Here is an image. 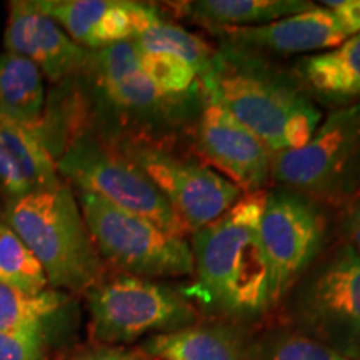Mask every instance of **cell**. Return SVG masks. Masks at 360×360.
Listing matches in <instances>:
<instances>
[{
    "label": "cell",
    "mask_w": 360,
    "mask_h": 360,
    "mask_svg": "<svg viewBox=\"0 0 360 360\" xmlns=\"http://www.w3.org/2000/svg\"><path fill=\"white\" fill-rule=\"evenodd\" d=\"M199 84L202 96L217 102L272 154L305 146L323 119L292 67L231 42L220 40Z\"/></svg>",
    "instance_id": "obj_1"
},
{
    "label": "cell",
    "mask_w": 360,
    "mask_h": 360,
    "mask_svg": "<svg viewBox=\"0 0 360 360\" xmlns=\"http://www.w3.org/2000/svg\"><path fill=\"white\" fill-rule=\"evenodd\" d=\"M267 191L244 193L231 209L191 233L193 281L182 285L195 305L225 323L257 321L272 310L259 224Z\"/></svg>",
    "instance_id": "obj_2"
},
{
    "label": "cell",
    "mask_w": 360,
    "mask_h": 360,
    "mask_svg": "<svg viewBox=\"0 0 360 360\" xmlns=\"http://www.w3.org/2000/svg\"><path fill=\"white\" fill-rule=\"evenodd\" d=\"M80 74L90 79L98 109L119 122L115 141L174 147L179 134L193 127L204 105L200 84L184 96L162 94L143 74L139 51L130 40L89 51L87 65Z\"/></svg>",
    "instance_id": "obj_3"
},
{
    "label": "cell",
    "mask_w": 360,
    "mask_h": 360,
    "mask_svg": "<svg viewBox=\"0 0 360 360\" xmlns=\"http://www.w3.org/2000/svg\"><path fill=\"white\" fill-rule=\"evenodd\" d=\"M2 220L32 250L49 285L85 294L105 276V264L69 184L6 200Z\"/></svg>",
    "instance_id": "obj_4"
},
{
    "label": "cell",
    "mask_w": 360,
    "mask_h": 360,
    "mask_svg": "<svg viewBox=\"0 0 360 360\" xmlns=\"http://www.w3.org/2000/svg\"><path fill=\"white\" fill-rule=\"evenodd\" d=\"M276 186L337 209L360 195V101L335 107L305 146L272 157Z\"/></svg>",
    "instance_id": "obj_5"
},
{
    "label": "cell",
    "mask_w": 360,
    "mask_h": 360,
    "mask_svg": "<svg viewBox=\"0 0 360 360\" xmlns=\"http://www.w3.org/2000/svg\"><path fill=\"white\" fill-rule=\"evenodd\" d=\"M56 167L77 192L101 197L179 237L188 236L187 227L159 188L110 139L77 132L56 155Z\"/></svg>",
    "instance_id": "obj_6"
},
{
    "label": "cell",
    "mask_w": 360,
    "mask_h": 360,
    "mask_svg": "<svg viewBox=\"0 0 360 360\" xmlns=\"http://www.w3.org/2000/svg\"><path fill=\"white\" fill-rule=\"evenodd\" d=\"M290 326L354 357L360 350V254L328 245L285 297Z\"/></svg>",
    "instance_id": "obj_7"
},
{
    "label": "cell",
    "mask_w": 360,
    "mask_h": 360,
    "mask_svg": "<svg viewBox=\"0 0 360 360\" xmlns=\"http://www.w3.org/2000/svg\"><path fill=\"white\" fill-rule=\"evenodd\" d=\"M85 297L92 334L103 345L172 334L199 322V310L182 287L164 281L127 274L103 276Z\"/></svg>",
    "instance_id": "obj_8"
},
{
    "label": "cell",
    "mask_w": 360,
    "mask_h": 360,
    "mask_svg": "<svg viewBox=\"0 0 360 360\" xmlns=\"http://www.w3.org/2000/svg\"><path fill=\"white\" fill-rule=\"evenodd\" d=\"M75 197L103 262L120 274L154 281L193 276V255L186 237L117 209L92 193L77 192Z\"/></svg>",
    "instance_id": "obj_9"
},
{
    "label": "cell",
    "mask_w": 360,
    "mask_h": 360,
    "mask_svg": "<svg viewBox=\"0 0 360 360\" xmlns=\"http://www.w3.org/2000/svg\"><path fill=\"white\" fill-rule=\"evenodd\" d=\"M328 210L292 188H267L259 236L267 262L272 309L285 300L295 283L330 245Z\"/></svg>",
    "instance_id": "obj_10"
},
{
    "label": "cell",
    "mask_w": 360,
    "mask_h": 360,
    "mask_svg": "<svg viewBox=\"0 0 360 360\" xmlns=\"http://www.w3.org/2000/svg\"><path fill=\"white\" fill-rule=\"evenodd\" d=\"M114 142L159 188L188 233L220 217L244 195L217 170L197 157L179 154L174 147L134 141Z\"/></svg>",
    "instance_id": "obj_11"
},
{
    "label": "cell",
    "mask_w": 360,
    "mask_h": 360,
    "mask_svg": "<svg viewBox=\"0 0 360 360\" xmlns=\"http://www.w3.org/2000/svg\"><path fill=\"white\" fill-rule=\"evenodd\" d=\"M192 141L197 159L231 180L242 193L267 191L274 154L217 102L204 97Z\"/></svg>",
    "instance_id": "obj_12"
},
{
    "label": "cell",
    "mask_w": 360,
    "mask_h": 360,
    "mask_svg": "<svg viewBox=\"0 0 360 360\" xmlns=\"http://www.w3.org/2000/svg\"><path fill=\"white\" fill-rule=\"evenodd\" d=\"M4 45L6 52L32 62L51 82L80 74L89 60L87 49L75 44L34 2L27 0L8 4Z\"/></svg>",
    "instance_id": "obj_13"
},
{
    "label": "cell",
    "mask_w": 360,
    "mask_h": 360,
    "mask_svg": "<svg viewBox=\"0 0 360 360\" xmlns=\"http://www.w3.org/2000/svg\"><path fill=\"white\" fill-rule=\"evenodd\" d=\"M231 42L267 57L314 56L339 47L349 37L328 8L317 4L309 11L257 27H238L215 32Z\"/></svg>",
    "instance_id": "obj_14"
},
{
    "label": "cell",
    "mask_w": 360,
    "mask_h": 360,
    "mask_svg": "<svg viewBox=\"0 0 360 360\" xmlns=\"http://www.w3.org/2000/svg\"><path fill=\"white\" fill-rule=\"evenodd\" d=\"M56 159L40 135L0 117V193L6 200L60 186Z\"/></svg>",
    "instance_id": "obj_15"
},
{
    "label": "cell",
    "mask_w": 360,
    "mask_h": 360,
    "mask_svg": "<svg viewBox=\"0 0 360 360\" xmlns=\"http://www.w3.org/2000/svg\"><path fill=\"white\" fill-rule=\"evenodd\" d=\"M292 70L317 102L345 105L360 98V34L332 51L300 57Z\"/></svg>",
    "instance_id": "obj_16"
},
{
    "label": "cell",
    "mask_w": 360,
    "mask_h": 360,
    "mask_svg": "<svg viewBox=\"0 0 360 360\" xmlns=\"http://www.w3.org/2000/svg\"><path fill=\"white\" fill-rule=\"evenodd\" d=\"M141 350L157 360H245V340L225 322L152 335Z\"/></svg>",
    "instance_id": "obj_17"
},
{
    "label": "cell",
    "mask_w": 360,
    "mask_h": 360,
    "mask_svg": "<svg viewBox=\"0 0 360 360\" xmlns=\"http://www.w3.org/2000/svg\"><path fill=\"white\" fill-rule=\"evenodd\" d=\"M170 6L184 17L215 34L224 29L270 24L309 11L315 4L309 0H195Z\"/></svg>",
    "instance_id": "obj_18"
},
{
    "label": "cell",
    "mask_w": 360,
    "mask_h": 360,
    "mask_svg": "<svg viewBox=\"0 0 360 360\" xmlns=\"http://www.w3.org/2000/svg\"><path fill=\"white\" fill-rule=\"evenodd\" d=\"M44 98L42 72L24 57L0 53V117L37 132Z\"/></svg>",
    "instance_id": "obj_19"
},
{
    "label": "cell",
    "mask_w": 360,
    "mask_h": 360,
    "mask_svg": "<svg viewBox=\"0 0 360 360\" xmlns=\"http://www.w3.org/2000/svg\"><path fill=\"white\" fill-rule=\"evenodd\" d=\"M130 42L139 52L170 53V56L182 58L184 62L193 67L199 79L209 70L215 52V47L207 40L192 34L186 27L164 19L162 13Z\"/></svg>",
    "instance_id": "obj_20"
},
{
    "label": "cell",
    "mask_w": 360,
    "mask_h": 360,
    "mask_svg": "<svg viewBox=\"0 0 360 360\" xmlns=\"http://www.w3.org/2000/svg\"><path fill=\"white\" fill-rule=\"evenodd\" d=\"M245 360H355L290 326H276L245 342Z\"/></svg>",
    "instance_id": "obj_21"
},
{
    "label": "cell",
    "mask_w": 360,
    "mask_h": 360,
    "mask_svg": "<svg viewBox=\"0 0 360 360\" xmlns=\"http://www.w3.org/2000/svg\"><path fill=\"white\" fill-rule=\"evenodd\" d=\"M67 302L69 297L64 292L44 290L40 294H27L0 282V332L44 327L45 321L64 309Z\"/></svg>",
    "instance_id": "obj_22"
},
{
    "label": "cell",
    "mask_w": 360,
    "mask_h": 360,
    "mask_svg": "<svg viewBox=\"0 0 360 360\" xmlns=\"http://www.w3.org/2000/svg\"><path fill=\"white\" fill-rule=\"evenodd\" d=\"M0 282L27 294L47 290L49 281L42 265L25 242L0 219Z\"/></svg>",
    "instance_id": "obj_23"
},
{
    "label": "cell",
    "mask_w": 360,
    "mask_h": 360,
    "mask_svg": "<svg viewBox=\"0 0 360 360\" xmlns=\"http://www.w3.org/2000/svg\"><path fill=\"white\" fill-rule=\"evenodd\" d=\"M143 74L165 96H184L199 87V77L187 62L170 53L139 52Z\"/></svg>",
    "instance_id": "obj_24"
},
{
    "label": "cell",
    "mask_w": 360,
    "mask_h": 360,
    "mask_svg": "<svg viewBox=\"0 0 360 360\" xmlns=\"http://www.w3.org/2000/svg\"><path fill=\"white\" fill-rule=\"evenodd\" d=\"M0 360H47L44 327L0 332Z\"/></svg>",
    "instance_id": "obj_25"
},
{
    "label": "cell",
    "mask_w": 360,
    "mask_h": 360,
    "mask_svg": "<svg viewBox=\"0 0 360 360\" xmlns=\"http://www.w3.org/2000/svg\"><path fill=\"white\" fill-rule=\"evenodd\" d=\"M321 6L334 13L347 37L360 34V0H330Z\"/></svg>",
    "instance_id": "obj_26"
},
{
    "label": "cell",
    "mask_w": 360,
    "mask_h": 360,
    "mask_svg": "<svg viewBox=\"0 0 360 360\" xmlns=\"http://www.w3.org/2000/svg\"><path fill=\"white\" fill-rule=\"evenodd\" d=\"M69 360H152L141 349H124L117 345H97V347L82 350Z\"/></svg>",
    "instance_id": "obj_27"
},
{
    "label": "cell",
    "mask_w": 360,
    "mask_h": 360,
    "mask_svg": "<svg viewBox=\"0 0 360 360\" xmlns=\"http://www.w3.org/2000/svg\"><path fill=\"white\" fill-rule=\"evenodd\" d=\"M340 232L344 242L360 254V197L344 207L340 217Z\"/></svg>",
    "instance_id": "obj_28"
},
{
    "label": "cell",
    "mask_w": 360,
    "mask_h": 360,
    "mask_svg": "<svg viewBox=\"0 0 360 360\" xmlns=\"http://www.w3.org/2000/svg\"><path fill=\"white\" fill-rule=\"evenodd\" d=\"M359 197H360V195H359Z\"/></svg>",
    "instance_id": "obj_29"
}]
</instances>
